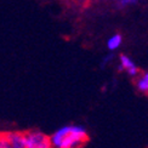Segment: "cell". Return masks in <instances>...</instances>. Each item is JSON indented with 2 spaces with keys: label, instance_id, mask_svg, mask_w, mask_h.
Returning a JSON list of instances; mask_svg holds the SVG:
<instances>
[{
  "label": "cell",
  "instance_id": "52a82bcc",
  "mask_svg": "<svg viewBox=\"0 0 148 148\" xmlns=\"http://www.w3.org/2000/svg\"><path fill=\"white\" fill-rule=\"evenodd\" d=\"M0 148H11L8 138V131H0Z\"/></svg>",
  "mask_w": 148,
  "mask_h": 148
},
{
  "label": "cell",
  "instance_id": "3957f363",
  "mask_svg": "<svg viewBox=\"0 0 148 148\" xmlns=\"http://www.w3.org/2000/svg\"><path fill=\"white\" fill-rule=\"evenodd\" d=\"M119 71H125L130 77H137L138 75V68L135 64L134 61L127 56V55L121 53L119 56Z\"/></svg>",
  "mask_w": 148,
  "mask_h": 148
},
{
  "label": "cell",
  "instance_id": "ba28073f",
  "mask_svg": "<svg viewBox=\"0 0 148 148\" xmlns=\"http://www.w3.org/2000/svg\"><path fill=\"white\" fill-rule=\"evenodd\" d=\"M136 1H137V0H118V4L121 6V8H124V6H127V5L134 4Z\"/></svg>",
  "mask_w": 148,
  "mask_h": 148
},
{
  "label": "cell",
  "instance_id": "9c48e42d",
  "mask_svg": "<svg viewBox=\"0 0 148 148\" xmlns=\"http://www.w3.org/2000/svg\"><path fill=\"white\" fill-rule=\"evenodd\" d=\"M113 56H114V55H113V53H109V55H107V56H106V57H104V58H103V61H102V67H104V66H106L107 63H109V62H110V61H112Z\"/></svg>",
  "mask_w": 148,
  "mask_h": 148
},
{
  "label": "cell",
  "instance_id": "5b68a950",
  "mask_svg": "<svg viewBox=\"0 0 148 148\" xmlns=\"http://www.w3.org/2000/svg\"><path fill=\"white\" fill-rule=\"evenodd\" d=\"M123 44V36L119 33H115L112 36H109V39L107 40V47L109 51H114L116 49H119Z\"/></svg>",
  "mask_w": 148,
  "mask_h": 148
},
{
  "label": "cell",
  "instance_id": "6da1fadb",
  "mask_svg": "<svg viewBox=\"0 0 148 148\" xmlns=\"http://www.w3.org/2000/svg\"><path fill=\"white\" fill-rule=\"evenodd\" d=\"M50 140L51 148H84L90 137L80 126H64L50 136Z\"/></svg>",
  "mask_w": 148,
  "mask_h": 148
},
{
  "label": "cell",
  "instance_id": "277c9868",
  "mask_svg": "<svg viewBox=\"0 0 148 148\" xmlns=\"http://www.w3.org/2000/svg\"><path fill=\"white\" fill-rule=\"evenodd\" d=\"M8 138L11 148H27L23 131H8Z\"/></svg>",
  "mask_w": 148,
  "mask_h": 148
},
{
  "label": "cell",
  "instance_id": "8992f818",
  "mask_svg": "<svg viewBox=\"0 0 148 148\" xmlns=\"http://www.w3.org/2000/svg\"><path fill=\"white\" fill-rule=\"evenodd\" d=\"M136 89L145 95H148V71L136 80Z\"/></svg>",
  "mask_w": 148,
  "mask_h": 148
},
{
  "label": "cell",
  "instance_id": "7a4b0ae2",
  "mask_svg": "<svg viewBox=\"0 0 148 148\" xmlns=\"http://www.w3.org/2000/svg\"><path fill=\"white\" fill-rule=\"evenodd\" d=\"M27 148H51L50 136L41 131L27 130L23 131Z\"/></svg>",
  "mask_w": 148,
  "mask_h": 148
}]
</instances>
